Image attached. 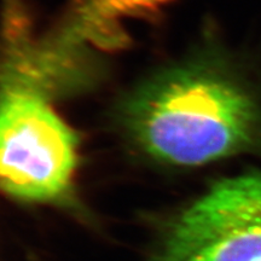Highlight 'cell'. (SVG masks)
I'll use <instances>...</instances> for the list:
<instances>
[{"instance_id": "cell-1", "label": "cell", "mask_w": 261, "mask_h": 261, "mask_svg": "<svg viewBox=\"0 0 261 261\" xmlns=\"http://www.w3.org/2000/svg\"><path fill=\"white\" fill-rule=\"evenodd\" d=\"M117 120L160 161L201 166L261 148V84L219 47L161 68L127 92Z\"/></svg>"}, {"instance_id": "cell-2", "label": "cell", "mask_w": 261, "mask_h": 261, "mask_svg": "<svg viewBox=\"0 0 261 261\" xmlns=\"http://www.w3.org/2000/svg\"><path fill=\"white\" fill-rule=\"evenodd\" d=\"M0 48V189L60 201L73 188L79 140L50 107L45 84L11 47Z\"/></svg>"}, {"instance_id": "cell-3", "label": "cell", "mask_w": 261, "mask_h": 261, "mask_svg": "<svg viewBox=\"0 0 261 261\" xmlns=\"http://www.w3.org/2000/svg\"><path fill=\"white\" fill-rule=\"evenodd\" d=\"M158 261H261V171L213 185L172 225Z\"/></svg>"}]
</instances>
